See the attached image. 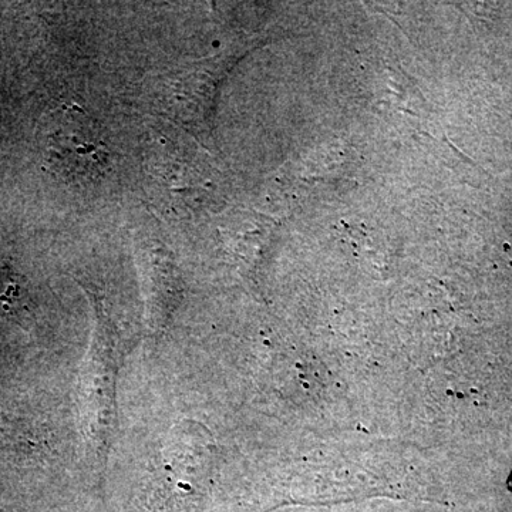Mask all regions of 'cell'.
Returning <instances> with one entry per match:
<instances>
[{"label": "cell", "mask_w": 512, "mask_h": 512, "mask_svg": "<svg viewBox=\"0 0 512 512\" xmlns=\"http://www.w3.org/2000/svg\"><path fill=\"white\" fill-rule=\"evenodd\" d=\"M47 141L52 163L64 174L89 175L103 164V141L82 111L67 110L55 116Z\"/></svg>", "instance_id": "obj_1"}, {"label": "cell", "mask_w": 512, "mask_h": 512, "mask_svg": "<svg viewBox=\"0 0 512 512\" xmlns=\"http://www.w3.org/2000/svg\"><path fill=\"white\" fill-rule=\"evenodd\" d=\"M510 485H511V490H512V478H511V481H510Z\"/></svg>", "instance_id": "obj_2"}]
</instances>
